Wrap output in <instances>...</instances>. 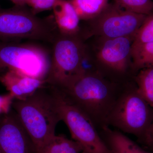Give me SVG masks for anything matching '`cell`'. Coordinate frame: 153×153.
Segmentation results:
<instances>
[{
    "label": "cell",
    "instance_id": "1",
    "mask_svg": "<svg viewBox=\"0 0 153 153\" xmlns=\"http://www.w3.org/2000/svg\"><path fill=\"white\" fill-rule=\"evenodd\" d=\"M12 108L33 141L36 153H41L61 121L54 88L47 84L28 98L15 100Z\"/></svg>",
    "mask_w": 153,
    "mask_h": 153
},
{
    "label": "cell",
    "instance_id": "2",
    "mask_svg": "<svg viewBox=\"0 0 153 153\" xmlns=\"http://www.w3.org/2000/svg\"><path fill=\"white\" fill-rule=\"evenodd\" d=\"M60 89L91 118L95 125H102V128L107 126L108 117L117 99L112 88L101 76L90 71H85Z\"/></svg>",
    "mask_w": 153,
    "mask_h": 153
},
{
    "label": "cell",
    "instance_id": "3",
    "mask_svg": "<svg viewBox=\"0 0 153 153\" xmlns=\"http://www.w3.org/2000/svg\"><path fill=\"white\" fill-rule=\"evenodd\" d=\"M59 33L54 17L41 18L26 6L0 7V41L22 40L51 44Z\"/></svg>",
    "mask_w": 153,
    "mask_h": 153
},
{
    "label": "cell",
    "instance_id": "4",
    "mask_svg": "<svg viewBox=\"0 0 153 153\" xmlns=\"http://www.w3.org/2000/svg\"><path fill=\"white\" fill-rule=\"evenodd\" d=\"M79 34L69 36L59 33L51 44L47 85L63 88L83 72L86 47Z\"/></svg>",
    "mask_w": 153,
    "mask_h": 153
},
{
    "label": "cell",
    "instance_id": "5",
    "mask_svg": "<svg viewBox=\"0 0 153 153\" xmlns=\"http://www.w3.org/2000/svg\"><path fill=\"white\" fill-rule=\"evenodd\" d=\"M51 49L37 42L0 41V74L8 69L46 80Z\"/></svg>",
    "mask_w": 153,
    "mask_h": 153
},
{
    "label": "cell",
    "instance_id": "6",
    "mask_svg": "<svg viewBox=\"0 0 153 153\" xmlns=\"http://www.w3.org/2000/svg\"><path fill=\"white\" fill-rule=\"evenodd\" d=\"M61 121L66 124L82 153H112L99 135L91 118L60 88L54 86Z\"/></svg>",
    "mask_w": 153,
    "mask_h": 153
},
{
    "label": "cell",
    "instance_id": "7",
    "mask_svg": "<svg viewBox=\"0 0 153 153\" xmlns=\"http://www.w3.org/2000/svg\"><path fill=\"white\" fill-rule=\"evenodd\" d=\"M153 119V108L139 94L136 88L117 99L106 121L121 131L131 134L140 142Z\"/></svg>",
    "mask_w": 153,
    "mask_h": 153
},
{
    "label": "cell",
    "instance_id": "8",
    "mask_svg": "<svg viewBox=\"0 0 153 153\" xmlns=\"http://www.w3.org/2000/svg\"><path fill=\"white\" fill-rule=\"evenodd\" d=\"M147 16L126 10L114 3L108 4L97 17L90 20L87 37L95 36L102 39L135 38Z\"/></svg>",
    "mask_w": 153,
    "mask_h": 153
},
{
    "label": "cell",
    "instance_id": "9",
    "mask_svg": "<svg viewBox=\"0 0 153 153\" xmlns=\"http://www.w3.org/2000/svg\"><path fill=\"white\" fill-rule=\"evenodd\" d=\"M0 153H36L33 141L14 110L0 116Z\"/></svg>",
    "mask_w": 153,
    "mask_h": 153
},
{
    "label": "cell",
    "instance_id": "10",
    "mask_svg": "<svg viewBox=\"0 0 153 153\" xmlns=\"http://www.w3.org/2000/svg\"><path fill=\"white\" fill-rule=\"evenodd\" d=\"M133 37L102 39L97 53L100 63L113 70L125 72L131 58Z\"/></svg>",
    "mask_w": 153,
    "mask_h": 153
},
{
    "label": "cell",
    "instance_id": "11",
    "mask_svg": "<svg viewBox=\"0 0 153 153\" xmlns=\"http://www.w3.org/2000/svg\"><path fill=\"white\" fill-rule=\"evenodd\" d=\"M0 82L17 100H23L47 85L46 80L8 69L0 74Z\"/></svg>",
    "mask_w": 153,
    "mask_h": 153
},
{
    "label": "cell",
    "instance_id": "12",
    "mask_svg": "<svg viewBox=\"0 0 153 153\" xmlns=\"http://www.w3.org/2000/svg\"><path fill=\"white\" fill-rule=\"evenodd\" d=\"M52 10L60 33L69 36L79 34L80 19L70 1L57 0Z\"/></svg>",
    "mask_w": 153,
    "mask_h": 153
},
{
    "label": "cell",
    "instance_id": "13",
    "mask_svg": "<svg viewBox=\"0 0 153 153\" xmlns=\"http://www.w3.org/2000/svg\"><path fill=\"white\" fill-rule=\"evenodd\" d=\"M102 129L106 136V143L112 153H152L145 150L120 132L112 130L108 126Z\"/></svg>",
    "mask_w": 153,
    "mask_h": 153
},
{
    "label": "cell",
    "instance_id": "14",
    "mask_svg": "<svg viewBox=\"0 0 153 153\" xmlns=\"http://www.w3.org/2000/svg\"><path fill=\"white\" fill-rule=\"evenodd\" d=\"M80 20L90 21L108 5V0H70Z\"/></svg>",
    "mask_w": 153,
    "mask_h": 153
},
{
    "label": "cell",
    "instance_id": "15",
    "mask_svg": "<svg viewBox=\"0 0 153 153\" xmlns=\"http://www.w3.org/2000/svg\"><path fill=\"white\" fill-rule=\"evenodd\" d=\"M131 58L135 71L153 67V42L139 45L132 44Z\"/></svg>",
    "mask_w": 153,
    "mask_h": 153
},
{
    "label": "cell",
    "instance_id": "16",
    "mask_svg": "<svg viewBox=\"0 0 153 153\" xmlns=\"http://www.w3.org/2000/svg\"><path fill=\"white\" fill-rule=\"evenodd\" d=\"M135 80L138 93L153 108V67L139 70Z\"/></svg>",
    "mask_w": 153,
    "mask_h": 153
},
{
    "label": "cell",
    "instance_id": "17",
    "mask_svg": "<svg viewBox=\"0 0 153 153\" xmlns=\"http://www.w3.org/2000/svg\"><path fill=\"white\" fill-rule=\"evenodd\" d=\"M82 151L80 145L74 140L62 135H55L40 153H80Z\"/></svg>",
    "mask_w": 153,
    "mask_h": 153
},
{
    "label": "cell",
    "instance_id": "18",
    "mask_svg": "<svg viewBox=\"0 0 153 153\" xmlns=\"http://www.w3.org/2000/svg\"><path fill=\"white\" fill-rule=\"evenodd\" d=\"M114 3L126 10L146 16L153 14L152 0H114Z\"/></svg>",
    "mask_w": 153,
    "mask_h": 153
},
{
    "label": "cell",
    "instance_id": "19",
    "mask_svg": "<svg viewBox=\"0 0 153 153\" xmlns=\"http://www.w3.org/2000/svg\"><path fill=\"white\" fill-rule=\"evenodd\" d=\"M153 42V14L148 16L135 37L133 45Z\"/></svg>",
    "mask_w": 153,
    "mask_h": 153
},
{
    "label": "cell",
    "instance_id": "20",
    "mask_svg": "<svg viewBox=\"0 0 153 153\" xmlns=\"http://www.w3.org/2000/svg\"><path fill=\"white\" fill-rule=\"evenodd\" d=\"M57 0H29L27 5L31 10L37 14L43 11L53 8Z\"/></svg>",
    "mask_w": 153,
    "mask_h": 153
},
{
    "label": "cell",
    "instance_id": "21",
    "mask_svg": "<svg viewBox=\"0 0 153 153\" xmlns=\"http://www.w3.org/2000/svg\"><path fill=\"white\" fill-rule=\"evenodd\" d=\"M15 98L10 93L0 94V116L7 114L11 111Z\"/></svg>",
    "mask_w": 153,
    "mask_h": 153
},
{
    "label": "cell",
    "instance_id": "22",
    "mask_svg": "<svg viewBox=\"0 0 153 153\" xmlns=\"http://www.w3.org/2000/svg\"><path fill=\"white\" fill-rule=\"evenodd\" d=\"M140 142L146 145L151 151L153 150V119Z\"/></svg>",
    "mask_w": 153,
    "mask_h": 153
},
{
    "label": "cell",
    "instance_id": "23",
    "mask_svg": "<svg viewBox=\"0 0 153 153\" xmlns=\"http://www.w3.org/2000/svg\"><path fill=\"white\" fill-rule=\"evenodd\" d=\"M11 1L17 6H26L27 5L29 0H10Z\"/></svg>",
    "mask_w": 153,
    "mask_h": 153
},
{
    "label": "cell",
    "instance_id": "24",
    "mask_svg": "<svg viewBox=\"0 0 153 153\" xmlns=\"http://www.w3.org/2000/svg\"><path fill=\"white\" fill-rule=\"evenodd\" d=\"M152 152L153 153V150L152 151Z\"/></svg>",
    "mask_w": 153,
    "mask_h": 153
},
{
    "label": "cell",
    "instance_id": "25",
    "mask_svg": "<svg viewBox=\"0 0 153 153\" xmlns=\"http://www.w3.org/2000/svg\"></svg>",
    "mask_w": 153,
    "mask_h": 153
}]
</instances>
